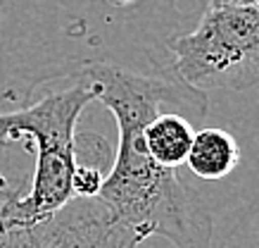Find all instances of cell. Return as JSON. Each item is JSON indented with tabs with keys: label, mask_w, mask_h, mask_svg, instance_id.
I'll return each mask as SVG.
<instances>
[{
	"label": "cell",
	"mask_w": 259,
	"mask_h": 248,
	"mask_svg": "<svg viewBox=\"0 0 259 248\" xmlns=\"http://www.w3.org/2000/svg\"><path fill=\"white\" fill-rule=\"evenodd\" d=\"M195 124L176 112H162L143 129V151L155 165L164 169H181L188 160Z\"/></svg>",
	"instance_id": "obj_5"
},
{
	"label": "cell",
	"mask_w": 259,
	"mask_h": 248,
	"mask_svg": "<svg viewBox=\"0 0 259 248\" xmlns=\"http://www.w3.org/2000/svg\"><path fill=\"white\" fill-rule=\"evenodd\" d=\"M240 146L228 134L226 129L219 127H204L197 129L193 136V146L188 153V169L193 176L204 182H219L226 179L240 162Z\"/></svg>",
	"instance_id": "obj_6"
},
{
	"label": "cell",
	"mask_w": 259,
	"mask_h": 248,
	"mask_svg": "<svg viewBox=\"0 0 259 248\" xmlns=\"http://www.w3.org/2000/svg\"><path fill=\"white\" fill-rule=\"evenodd\" d=\"M169 50L181 81L200 93L259 86V5L207 8Z\"/></svg>",
	"instance_id": "obj_3"
},
{
	"label": "cell",
	"mask_w": 259,
	"mask_h": 248,
	"mask_svg": "<svg viewBox=\"0 0 259 248\" xmlns=\"http://www.w3.org/2000/svg\"><path fill=\"white\" fill-rule=\"evenodd\" d=\"M102 172H105V169L79 162V165H76V172H74V196H76V198H98L100 186H102V182H105Z\"/></svg>",
	"instance_id": "obj_7"
},
{
	"label": "cell",
	"mask_w": 259,
	"mask_h": 248,
	"mask_svg": "<svg viewBox=\"0 0 259 248\" xmlns=\"http://www.w3.org/2000/svg\"><path fill=\"white\" fill-rule=\"evenodd\" d=\"M181 26L176 0H0V112L91 79L100 62L169 48Z\"/></svg>",
	"instance_id": "obj_1"
},
{
	"label": "cell",
	"mask_w": 259,
	"mask_h": 248,
	"mask_svg": "<svg viewBox=\"0 0 259 248\" xmlns=\"http://www.w3.org/2000/svg\"><path fill=\"white\" fill-rule=\"evenodd\" d=\"M228 5H259V0H207V8H228Z\"/></svg>",
	"instance_id": "obj_8"
},
{
	"label": "cell",
	"mask_w": 259,
	"mask_h": 248,
	"mask_svg": "<svg viewBox=\"0 0 259 248\" xmlns=\"http://www.w3.org/2000/svg\"><path fill=\"white\" fill-rule=\"evenodd\" d=\"M112 5H117V8H126V5H134L136 0H110Z\"/></svg>",
	"instance_id": "obj_9"
},
{
	"label": "cell",
	"mask_w": 259,
	"mask_h": 248,
	"mask_svg": "<svg viewBox=\"0 0 259 248\" xmlns=\"http://www.w3.org/2000/svg\"><path fill=\"white\" fill-rule=\"evenodd\" d=\"M141 243V236L98 198H74L38 222L0 229V248H138Z\"/></svg>",
	"instance_id": "obj_4"
},
{
	"label": "cell",
	"mask_w": 259,
	"mask_h": 248,
	"mask_svg": "<svg viewBox=\"0 0 259 248\" xmlns=\"http://www.w3.org/2000/svg\"><path fill=\"white\" fill-rule=\"evenodd\" d=\"M100 93L102 84L93 69L91 79L64 88H46L19 110L0 112V146L19 144L36 155L26 193H10L0 205V229L38 222L76 198V122Z\"/></svg>",
	"instance_id": "obj_2"
}]
</instances>
